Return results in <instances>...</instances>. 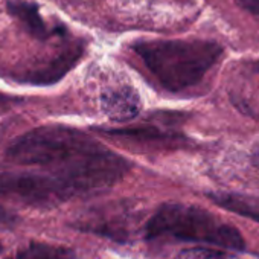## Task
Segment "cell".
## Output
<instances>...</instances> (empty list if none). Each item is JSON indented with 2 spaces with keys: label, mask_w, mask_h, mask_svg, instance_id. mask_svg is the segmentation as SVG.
<instances>
[{
  "label": "cell",
  "mask_w": 259,
  "mask_h": 259,
  "mask_svg": "<svg viewBox=\"0 0 259 259\" xmlns=\"http://www.w3.org/2000/svg\"><path fill=\"white\" fill-rule=\"evenodd\" d=\"M145 230L148 239L168 235L180 241L206 242L229 250L245 248L242 235L232 224L223 223L204 209L180 203L162 206Z\"/></svg>",
  "instance_id": "cell-2"
},
{
  "label": "cell",
  "mask_w": 259,
  "mask_h": 259,
  "mask_svg": "<svg viewBox=\"0 0 259 259\" xmlns=\"http://www.w3.org/2000/svg\"><path fill=\"white\" fill-rule=\"evenodd\" d=\"M0 197L34 206H49L72 197L69 189L52 174H0Z\"/></svg>",
  "instance_id": "cell-4"
},
{
  "label": "cell",
  "mask_w": 259,
  "mask_h": 259,
  "mask_svg": "<svg viewBox=\"0 0 259 259\" xmlns=\"http://www.w3.org/2000/svg\"><path fill=\"white\" fill-rule=\"evenodd\" d=\"M209 197L220 207L259 223V198L238 194H210Z\"/></svg>",
  "instance_id": "cell-6"
},
{
  "label": "cell",
  "mask_w": 259,
  "mask_h": 259,
  "mask_svg": "<svg viewBox=\"0 0 259 259\" xmlns=\"http://www.w3.org/2000/svg\"><path fill=\"white\" fill-rule=\"evenodd\" d=\"M176 259H226V254L220 250L195 247L180 251Z\"/></svg>",
  "instance_id": "cell-9"
},
{
  "label": "cell",
  "mask_w": 259,
  "mask_h": 259,
  "mask_svg": "<svg viewBox=\"0 0 259 259\" xmlns=\"http://www.w3.org/2000/svg\"><path fill=\"white\" fill-rule=\"evenodd\" d=\"M163 87L179 92L198 84L223 55V48L203 40L144 41L135 46Z\"/></svg>",
  "instance_id": "cell-1"
},
{
  "label": "cell",
  "mask_w": 259,
  "mask_h": 259,
  "mask_svg": "<svg viewBox=\"0 0 259 259\" xmlns=\"http://www.w3.org/2000/svg\"><path fill=\"white\" fill-rule=\"evenodd\" d=\"M73 251L67 247L31 242L20 247L17 251L7 256L5 259H73Z\"/></svg>",
  "instance_id": "cell-7"
},
{
  "label": "cell",
  "mask_w": 259,
  "mask_h": 259,
  "mask_svg": "<svg viewBox=\"0 0 259 259\" xmlns=\"http://www.w3.org/2000/svg\"><path fill=\"white\" fill-rule=\"evenodd\" d=\"M238 5H241L245 11L259 17V0H236Z\"/></svg>",
  "instance_id": "cell-10"
},
{
  "label": "cell",
  "mask_w": 259,
  "mask_h": 259,
  "mask_svg": "<svg viewBox=\"0 0 259 259\" xmlns=\"http://www.w3.org/2000/svg\"><path fill=\"white\" fill-rule=\"evenodd\" d=\"M98 147L101 145L73 130L45 126L34 130L19 139L10 148L8 154L20 165L52 166V172H55L67 168Z\"/></svg>",
  "instance_id": "cell-3"
},
{
  "label": "cell",
  "mask_w": 259,
  "mask_h": 259,
  "mask_svg": "<svg viewBox=\"0 0 259 259\" xmlns=\"http://www.w3.org/2000/svg\"><path fill=\"white\" fill-rule=\"evenodd\" d=\"M13 223V218L5 213L4 210H0V226H4V224H11Z\"/></svg>",
  "instance_id": "cell-11"
},
{
  "label": "cell",
  "mask_w": 259,
  "mask_h": 259,
  "mask_svg": "<svg viewBox=\"0 0 259 259\" xmlns=\"http://www.w3.org/2000/svg\"><path fill=\"white\" fill-rule=\"evenodd\" d=\"M142 102L139 93L128 85L108 87L101 95V108L107 117L116 122H125L136 117Z\"/></svg>",
  "instance_id": "cell-5"
},
{
  "label": "cell",
  "mask_w": 259,
  "mask_h": 259,
  "mask_svg": "<svg viewBox=\"0 0 259 259\" xmlns=\"http://www.w3.org/2000/svg\"><path fill=\"white\" fill-rule=\"evenodd\" d=\"M0 250H2V244H0Z\"/></svg>",
  "instance_id": "cell-12"
},
{
  "label": "cell",
  "mask_w": 259,
  "mask_h": 259,
  "mask_svg": "<svg viewBox=\"0 0 259 259\" xmlns=\"http://www.w3.org/2000/svg\"><path fill=\"white\" fill-rule=\"evenodd\" d=\"M8 10L14 17H17L26 26V29L32 35H35L41 40L46 38L48 29L38 14L37 5L29 4V2H20V0H13V2L8 4Z\"/></svg>",
  "instance_id": "cell-8"
}]
</instances>
